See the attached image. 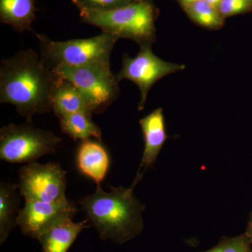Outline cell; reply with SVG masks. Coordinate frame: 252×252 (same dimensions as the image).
Here are the masks:
<instances>
[{
  "instance_id": "obj_1",
  "label": "cell",
  "mask_w": 252,
  "mask_h": 252,
  "mask_svg": "<svg viewBox=\"0 0 252 252\" xmlns=\"http://www.w3.org/2000/svg\"><path fill=\"white\" fill-rule=\"evenodd\" d=\"M59 75L32 49L18 51L0 64V102L13 104L28 123L52 112V94Z\"/></svg>"
},
{
  "instance_id": "obj_2",
  "label": "cell",
  "mask_w": 252,
  "mask_h": 252,
  "mask_svg": "<svg viewBox=\"0 0 252 252\" xmlns=\"http://www.w3.org/2000/svg\"><path fill=\"white\" fill-rule=\"evenodd\" d=\"M135 186L111 187L109 191L97 186L94 193L79 200L88 221L102 240L122 245L142 233L145 206L134 194Z\"/></svg>"
},
{
  "instance_id": "obj_3",
  "label": "cell",
  "mask_w": 252,
  "mask_h": 252,
  "mask_svg": "<svg viewBox=\"0 0 252 252\" xmlns=\"http://www.w3.org/2000/svg\"><path fill=\"white\" fill-rule=\"evenodd\" d=\"M81 21L100 28L118 39L135 41L140 46L156 40L155 9L148 1H133L107 11H80Z\"/></svg>"
},
{
  "instance_id": "obj_4",
  "label": "cell",
  "mask_w": 252,
  "mask_h": 252,
  "mask_svg": "<svg viewBox=\"0 0 252 252\" xmlns=\"http://www.w3.org/2000/svg\"><path fill=\"white\" fill-rule=\"evenodd\" d=\"M40 48V57L50 69L80 67L93 64H110L117 36L102 32L87 39L56 41L44 34H36Z\"/></svg>"
},
{
  "instance_id": "obj_5",
  "label": "cell",
  "mask_w": 252,
  "mask_h": 252,
  "mask_svg": "<svg viewBox=\"0 0 252 252\" xmlns=\"http://www.w3.org/2000/svg\"><path fill=\"white\" fill-rule=\"evenodd\" d=\"M61 142L54 132L34 127L32 123L9 124L0 130V159L10 163H31L54 154Z\"/></svg>"
},
{
  "instance_id": "obj_6",
  "label": "cell",
  "mask_w": 252,
  "mask_h": 252,
  "mask_svg": "<svg viewBox=\"0 0 252 252\" xmlns=\"http://www.w3.org/2000/svg\"><path fill=\"white\" fill-rule=\"evenodd\" d=\"M53 71L79 89L93 114L105 112L120 94L119 81L111 70L110 64L60 67Z\"/></svg>"
},
{
  "instance_id": "obj_7",
  "label": "cell",
  "mask_w": 252,
  "mask_h": 252,
  "mask_svg": "<svg viewBox=\"0 0 252 252\" xmlns=\"http://www.w3.org/2000/svg\"><path fill=\"white\" fill-rule=\"evenodd\" d=\"M152 44L140 46L138 54L131 58L127 54L123 56L122 67L117 74L118 81L127 79L135 83L140 91L138 109L145 107L147 96L152 86L162 78L185 69L184 64L167 62L154 54Z\"/></svg>"
},
{
  "instance_id": "obj_8",
  "label": "cell",
  "mask_w": 252,
  "mask_h": 252,
  "mask_svg": "<svg viewBox=\"0 0 252 252\" xmlns=\"http://www.w3.org/2000/svg\"><path fill=\"white\" fill-rule=\"evenodd\" d=\"M67 172L61 164L33 162L19 169L18 187L25 200L61 202L67 200Z\"/></svg>"
},
{
  "instance_id": "obj_9",
  "label": "cell",
  "mask_w": 252,
  "mask_h": 252,
  "mask_svg": "<svg viewBox=\"0 0 252 252\" xmlns=\"http://www.w3.org/2000/svg\"><path fill=\"white\" fill-rule=\"evenodd\" d=\"M79 209L69 199L64 201L43 202L26 200L17 219L18 226L26 236L36 239L55 225L73 220Z\"/></svg>"
},
{
  "instance_id": "obj_10",
  "label": "cell",
  "mask_w": 252,
  "mask_h": 252,
  "mask_svg": "<svg viewBox=\"0 0 252 252\" xmlns=\"http://www.w3.org/2000/svg\"><path fill=\"white\" fill-rule=\"evenodd\" d=\"M140 124L143 133L144 148L140 166L134 180L137 185L144 174L153 167L164 144L167 140L166 124L162 108H158L140 119Z\"/></svg>"
},
{
  "instance_id": "obj_11",
  "label": "cell",
  "mask_w": 252,
  "mask_h": 252,
  "mask_svg": "<svg viewBox=\"0 0 252 252\" xmlns=\"http://www.w3.org/2000/svg\"><path fill=\"white\" fill-rule=\"evenodd\" d=\"M76 165L81 174L99 186L109 171L110 157L102 144L89 139L79 144L76 154Z\"/></svg>"
},
{
  "instance_id": "obj_12",
  "label": "cell",
  "mask_w": 252,
  "mask_h": 252,
  "mask_svg": "<svg viewBox=\"0 0 252 252\" xmlns=\"http://www.w3.org/2000/svg\"><path fill=\"white\" fill-rule=\"evenodd\" d=\"M91 226L87 220H65L55 225L38 238L43 252H67L81 232Z\"/></svg>"
},
{
  "instance_id": "obj_13",
  "label": "cell",
  "mask_w": 252,
  "mask_h": 252,
  "mask_svg": "<svg viewBox=\"0 0 252 252\" xmlns=\"http://www.w3.org/2000/svg\"><path fill=\"white\" fill-rule=\"evenodd\" d=\"M51 103L52 112L59 119L74 113L93 114L79 89L71 81L59 75L53 92Z\"/></svg>"
},
{
  "instance_id": "obj_14",
  "label": "cell",
  "mask_w": 252,
  "mask_h": 252,
  "mask_svg": "<svg viewBox=\"0 0 252 252\" xmlns=\"http://www.w3.org/2000/svg\"><path fill=\"white\" fill-rule=\"evenodd\" d=\"M36 0H0V21L15 31L33 32L32 24L36 19Z\"/></svg>"
},
{
  "instance_id": "obj_15",
  "label": "cell",
  "mask_w": 252,
  "mask_h": 252,
  "mask_svg": "<svg viewBox=\"0 0 252 252\" xmlns=\"http://www.w3.org/2000/svg\"><path fill=\"white\" fill-rule=\"evenodd\" d=\"M18 185L0 182V244L2 245L17 225L20 197Z\"/></svg>"
},
{
  "instance_id": "obj_16",
  "label": "cell",
  "mask_w": 252,
  "mask_h": 252,
  "mask_svg": "<svg viewBox=\"0 0 252 252\" xmlns=\"http://www.w3.org/2000/svg\"><path fill=\"white\" fill-rule=\"evenodd\" d=\"M91 117L92 114L83 112L68 114L60 118V127L63 133L74 141L82 142L91 138L100 140L102 131Z\"/></svg>"
},
{
  "instance_id": "obj_17",
  "label": "cell",
  "mask_w": 252,
  "mask_h": 252,
  "mask_svg": "<svg viewBox=\"0 0 252 252\" xmlns=\"http://www.w3.org/2000/svg\"><path fill=\"white\" fill-rule=\"evenodd\" d=\"M189 17L199 26L210 29H218L223 25V18L220 11L205 0H199L185 8Z\"/></svg>"
},
{
  "instance_id": "obj_18",
  "label": "cell",
  "mask_w": 252,
  "mask_h": 252,
  "mask_svg": "<svg viewBox=\"0 0 252 252\" xmlns=\"http://www.w3.org/2000/svg\"><path fill=\"white\" fill-rule=\"evenodd\" d=\"M79 11H107L133 2L132 0H72Z\"/></svg>"
},
{
  "instance_id": "obj_19",
  "label": "cell",
  "mask_w": 252,
  "mask_h": 252,
  "mask_svg": "<svg viewBox=\"0 0 252 252\" xmlns=\"http://www.w3.org/2000/svg\"><path fill=\"white\" fill-rule=\"evenodd\" d=\"M203 252H252V244L246 235L223 238L216 246Z\"/></svg>"
},
{
  "instance_id": "obj_20",
  "label": "cell",
  "mask_w": 252,
  "mask_h": 252,
  "mask_svg": "<svg viewBox=\"0 0 252 252\" xmlns=\"http://www.w3.org/2000/svg\"><path fill=\"white\" fill-rule=\"evenodd\" d=\"M252 5V0H222L219 11L222 17H229L245 12Z\"/></svg>"
},
{
  "instance_id": "obj_21",
  "label": "cell",
  "mask_w": 252,
  "mask_h": 252,
  "mask_svg": "<svg viewBox=\"0 0 252 252\" xmlns=\"http://www.w3.org/2000/svg\"><path fill=\"white\" fill-rule=\"evenodd\" d=\"M245 234L250 239V242L252 244V212L250 213V217H249L248 226H247Z\"/></svg>"
},
{
  "instance_id": "obj_22",
  "label": "cell",
  "mask_w": 252,
  "mask_h": 252,
  "mask_svg": "<svg viewBox=\"0 0 252 252\" xmlns=\"http://www.w3.org/2000/svg\"><path fill=\"white\" fill-rule=\"evenodd\" d=\"M205 1H206L209 4H210L212 6H213L215 9H216L219 11L222 0H205Z\"/></svg>"
},
{
  "instance_id": "obj_23",
  "label": "cell",
  "mask_w": 252,
  "mask_h": 252,
  "mask_svg": "<svg viewBox=\"0 0 252 252\" xmlns=\"http://www.w3.org/2000/svg\"><path fill=\"white\" fill-rule=\"evenodd\" d=\"M180 1L181 4H182V6L185 8L187 7V6H189V5L195 2V1H199V0H180Z\"/></svg>"
},
{
  "instance_id": "obj_24",
  "label": "cell",
  "mask_w": 252,
  "mask_h": 252,
  "mask_svg": "<svg viewBox=\"0 0 252 252\" xmlns=\"http://www.w3.org/2000/svg\"><path fill=\"white\" fill-rule=\"evenodd\" d=\"M133 1H147V0H132Z\"/></svg>"
}]
</instances>
